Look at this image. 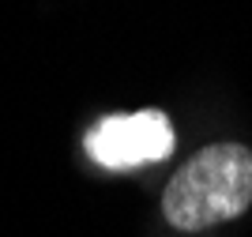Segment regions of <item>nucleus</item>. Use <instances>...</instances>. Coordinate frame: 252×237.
<instances>
[{
  "instance_id": "f257e3e1",
  "label": "nucleus",
  "mask_w": 252,
  "mask_h": 237,
  "mask_svg": "<svg viewBox=\"0 0 252 237\" xmlns=\"http://www.w3.org/2000/svg\"><path fill=\"white\" fill-rule=\"evenodd\" d=\"M252 203V151L241 143H215L192 155L166 185L162 211L173 230L196 234L245 215Z\"/></svg>"
},
{
  "instance_id": "f03ea898",
  "label": "nucleus",
  "mask_w": 252,
  "mask_h": 237,
  "mask_svg": "<svg viewBox=\"0 0 252 237\" xmlns=\"http://www.w3.org/2000/svg\"><path fill=\"white\" fill-rule=\"evenodd\" d=\"M173 151V128L162 109H139L125 117H102L87 132V155L105 169L162 162Z\"/></svg>"
}]
</instances>
